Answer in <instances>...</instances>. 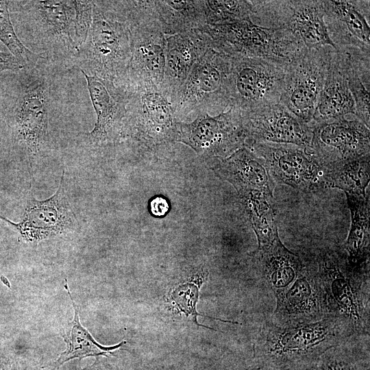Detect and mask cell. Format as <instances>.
I'll use <instances>...</instances> for the list:
<instances>
[{
	"mask_svg": "<svg viewBox=\"0 0 370 370\" xmlns=\"http://www.w3.org/2000/svg\"><path fill=\"white\" fill-rule=\"evenodd\" d=\"M347 115H355L354 100L349 90L341 55L335 49L310 124L319 123Z\"/></svg>",
	"mask_w": 370,
	"mask_h": 370,
	"instance_id": "obj_23",
	"label": "cell"
},
{
	"mask_svg": "<svg viewBox=\"0 0 370 370\" xmlns=\"http://www.w3.org/2000/svg\"><path fill=\"white\" fill-rule=\"evenodd\" d=\"M346 196L351 214V227L345 247L349 264L360 269L366 265L369 254V199L367 195Z\"/></svg>",
	"mask_w": 370,
	"mask_h": 370,
	"instance_id": "obj_28",
	"label": "cell"
},
{
	"mask_svg": "<svg viewBox=\"0 0 370 370\" xmlns=\"http://www.w3.org/2000/svg\"><path fill=\"white\" fill-rule=\"evenodd\" d=\"M149 209L153 215L162 217L167 212L169 204L164 197H156L150 201Z\"/></svg>",
	"mask_w": 370,
	"mask_h": 370,
	"instance_id": "obj_37",
	"label": "cell"
},
{
	"mask_svg": "<svg viewBox=\"0 0 370 370\" xmlns=\"http://www.w3.org/2000/svg\"><path fill=\"white\" fill-rule=\"evenodd\" d=\"M285 68L258 58L232 56L231 107L245 113L280 102Z\"/></svg>",
	"mask_w": 370,
	"mask_h": 370,
	"instance_id": "obj_10",
	"label": "cell"
},
{
	"mask_svg": "<svg viewBox=\"0 0 370 370\" xmlns=\"http://www.w3.org/2000/svg\"><path fill=\"white\" fill-rule=\"evenodd\" d=\"M245 147L263 159L275 184H286L305 193L328 188L325 172L310 147L252 141Z\"/></svg>",
	"mask_w": 370,
	"mask_h": 370,
	"instance_id": "obj_13",
	"label": "cell"
},
{
	"mask_svg": "<svg viewBox=\"0 0 370 370\" xmlns=\"http://www.w3.org/2000/svg\"><path fill=\"white\" fill-rule=\"evenodd\" d=\"M125 88L127 102L123 139L151 149L175 143L177 121L170 99L161 88L151 84Z\"/></svg>",
	"mask_w": 370,
	"mask_h": 370,
	"instance_id": "obj_7",
	"label": "cell"
},
{
	"mask_svg": "<svg viewBox=\"0 0 370 370\" xmlns=\"http://www.w3.org/2000/svg\"><path fill=\"white\" fill-rule=\"evenodd\" d=\"M23 77L18 89L12 123L14 138L29 156L41 151L49 141L50 86L34 71Z\"/></svg>",
	"mask_w": 370,
	"mask_h": 370,
	"instance_id": "obj_12",
	"label": "cell"
},
{
	"mask_svg": "<svg viewBox=\"0 0 370 370\" xmlns=\"http://www.w3.org/2000/svg\"><path fill=\"white\" fill-rule=\"evenodd\" d=\"M76 39L79 48L85 42L92 20L93 1H75Z\"/></svg>",
	"mask_w": 370,
	"mask_h": 370,
	"instance_id": "obj_34",
	"label": "cell"
},
{
	"mask_svg": "<svg viewBox=\"0 0 370 370\" xmlns=\"http://www.w3.org/2000/svg\"><path fill=\"white\" fill-rule=\"evenodd\" d=\"M175 127V142L206 158H226L245 147L247 140L242 114L232 107L217 115H200L189 123L177 121Z\"/></svg>",
	"mask_w": 370,
	"mask_h": 370,
	"instance_id": "obj_14",
	"label": "cell"
},
{
	"mask_svg": "<svg viewBox=\"0 0 370 370\" xmlns=\"http://www.w3.org/2000/svg\"><path fill=\"white\" fill-rule=\"evenodd\" d=\"M310 148L327 173L344 164L370 154V132L356 117H341L310 124Z\"/></svg>",
	"mask_w": 370,
	"mask_h": 370,
	"instance_id": "obj_15",
	"label": "cell"
},
{
	"mask_svg": "<svg viewBox=\"0 0 370 370\" xmlns=\"http://www.w3.org/2000/svg\"><path fill=\"white\" fill-rule=\"evenodd\" d=\"M166 40L165 69L161 90L171 102L195 62L210 45L211 40L201 29L166 36Z\"/></svg>",
	"mask_w": 370,
	"mask_h": 370,
	"instance_id": "obj_21",
	"label": "cell"
},
{
	"mask_svg": "<svg viewBox=\"0 0 370 370\" xmlns=\"http://www.w3.org/2000/svg\"><path fill=\"white\" fill-rule=\"evenodd\" d=\"M86 77L88 91L97 120L93 129L86 134L95 147H106L123 140L125 125L127 92L114 82L82 72Z\"/></svg>",
	"mask_w": 370,
	"mask_h": 370,
	"instance_id": "obj_18",
	"label": "cell"
},
{
	"mask_svg": "<svg viewBox=\"0 0 370 370\" xmlns=\"http://www.w3.org/2000/svg\"><path fill=\"white\" fill-rule=\"evenodd\" d=\"M9 3L10 1H0V41L27 67H34L45 58L29 49L18 38L11 21Z\"/></svg>",
	"mask_w": 370,
	"mask_h": 370,
	"instance_id": "obj_32",
	"label": "cell"
},
{
	"mask_svg": "<svg viewBox=\"0 0 370 370\" xmlns=\"http://www.w3.org/2000/svg\"><path fill=\"white\" fill-rule=\"evenodd\" d=\"M252 21L258 25L286 30L300 40L307 49L332 47L320 0L251 1Z\"/></svg>",
	"mask_w": 370,
	"mask_h": 370,
	"instance_id": "obj_8",
	"label": "cell"
},
{
	"mask_svg": "<svg viewBox=\"0 0 370 370\" xmlns=\"http://www.w3.org/2000/svg\"><path fill=\"white\" fill-rule=\"evenodd\" d=\"M64 177L63 169L59 187L49 198L38 200L29 197L18 222L1 215L0 219L14 227L27 242H38L74 230L78 221L64 190Z\"/></svg>",
	"mask_w": 370,
	"mask_h": 370,
	"instance_id": "obj_16",
	"label": "cell"
},
{
	"mask_svg": "<svg viewBox=\"0 0 370 370\" xmlns=\"http://www.w3.org/2000/svg\"><path fill=\"white\" fill-rule=\"evenodd\" d=\"M158 21L166 36L201 29L207 25L204 0L153 1Z\"/></svg>",
	"mask_w": 370,
	"mask_h": 370,
	"instance_id": "obj_26",
	"label": "cell"
},
{
	"mask_svg": "<svg viewBox=\"0 0 370 370\" xmlns=\"http://www.w3.org/2000/svg\"><path fill=\"white\" fill-rule=\"evenodd\" d=\"M264 284L275 296L284 292L296 280L304 263L289 251L280 239L250 254Z\"/></svg>",
	"mask_w": 370,
	"mask_h": 370,
	"instance_id": "obj_24",
	"label": "cell"
},
{
	"mask_svg": "<svg viewBox=\"0 0 370 370\" xmlns=\"http://www.w3.org/2000/svg\"><path fill=\"white\" fill-rule=\"evenodd\" d=\"M10 8L22 14L45 59L74 61L79 49L75 1H10Z\"/></svg>",
	"mask_w": 370,
	"mask_h": 370,
	"instance_id": "obj_6",
	"label": "cell"
},
{
	"mask_svg": "<svg viewBox=\"0 0 370 370\" xmlns=\"http://www.w3.org/2000/svg\"><path fill=\"white\" fill-rule=\"evenodd\" d=\"M328 187L343 190L346 195L366 196L370 180V154L348 162L326 174Z\"/></svg>",
	"mask_w": 370,
	"mask_h": 370,
	"instance_id": "obj_30",
	"label": "cell"
},
{
	"mask_svg": "<svg viewBox=\"0 0 370 370\" xmlns=\"http://www.w3.org/2000/svg\"><path fill=\"white\" fill-rule=\"evenodd\" d=\"M64 288L73 306L74 317L62 334L66 344V348L55 362L56 367L58 368L65 362L75 358L80 360L90 356L95 357L97 359L99 356H108V354H112L113 351L126 343L125 341H122L110 347L103 346L98 343L80 323L78 307L71 295L66 280H65Z\"/></svg>",
	"mask_w": 370,
	"mask_h": 370,
	"instance_id": "obj_27",
	"label": "cell"
},
{
	"mask_svg": "<svg viewBox=\"0 0 370 370\" xmlns=\"http://www.w3.org/2000/svg\"><path fill=\"white\" fill-rule=\"evenodd\" d=\"M215 47L230 56L264 59L286 66L307 49L288 32L254 23L251 18L201 29Z\"/></svg>",
	"mask_w": 370,
	"mask_h": 370,
	"instance_id": "obj_5",
	"label": "cell"
},
{
	"mask_svg": "<svg viewBox=\"0 0 370 370\" xmlns=\"http://www.w3.org/2000/svg\"><path fill=\"white\" fill-rule=\"evenodd\" d=\"M27 67L11 53L0 51V73L5 71H18Z\"/></svg>",
	"mask_w": 370,
	"mask_h": 370,
	"instance_id": "obj_35",
	"label": "cell"
},
{
	"mask_svg": "<svg viewBox=\"0 0 370 370\" xmlns=\"http://www.w3.org/2000/svg\"><path fill=\"white\" fill-rule=\"evenodd\" d=\"M125 18L131 38V59L121 85L151 84L161 88L166 36L158 21L153 1H115Z\"/></svg>",
	"mask_w": 370,
	"mask_h": 370,
	"instance_id": "obj_4",
	"label": "cell"
},
{
	"mask_svg": "<svg viewBox=\"0 0 370 370\" xmlns=\"http://www.w3.org/2000/svg\"><path fill=\"white\" fill-rule=\"evenodd\" d=\"M316 266L331 314L346 318L356 332L369 328V310L362 296L363 269L352 267L347 258L333 249L321 251Z\"/></svg>",
	"mask_w": 370,
	"mask_h": 370,
	"instance_id": "obj_9",
	"label": "cell"
},
{
	"mask_svg": "<svg viewBox=\"0 0 370 370\" xmlns=\"http://www.w3.org/2000/svg\"><path fill=\"white\" fill-rule=\"evenodd\" d=\"M241 197L257 236L258 248L267 247L280 239L273 206V195L253 191Z\"/></svg>",
	"mask_w": 370,
	"mask_h": 370,
	"instance_id": "obj_29",
	"label": "cell"
},
{
	"mask_svg": "<svg viewBox=\"0 0 370 370\" xmlns=\"http://www.w3.org/2000/svg\"><path fill=\"white\" fill-rule=\"evenodd\" d=\"M83 370H86V369H83Z\"/></svg>",
	"mask_w": 370,
	"mask_h": 370,
	"instance_id": "obj_39",
	"label": "cell"
},
{
	"mask_svg": "<svg viewBox=\"0 0 370 370\" xmlns=\"http://www.w3.org/2000/svg\"><path fill=\"white\" fill-rule=\"evenodd\" d=\"M335 49H307L286 66L280 103L304 124L312 123Z\"/></svg>",
	"mask_w": 370,
	"mask_h": 370,
	"instance_id": "obj_11",
	"label": "cell"
},
{
	"mask_svg": "<svg viewBox=\"0 0 370 370\" xmlns=\"http://www.w3.org/2000/svg\"><path fill=\"white\" fill-rule=\"evenodd\" d=\"M323 2L328 33L337 48L355 47L370 52L369 1Z\"/></svg>",
	"mask_w": 370,
	"mask_h": 370,
	"instance_id": "obj_20",
	"label": "cell"
},
{
	"mask_svg": "<svg viewBox=\"0 0 370 370\" xmlns=\"http://www.w3.org/2000/svg\"><path fill=\"white\" fill-rule=\"evenodd\" d=\"M355 103V115L370 126V52L355 47L338 48Z\"/></svg>",
	"mask_w": 370,
	"mask_h": 370,
	"instance_id": "obj_25",
	"label": "cell"
},
{
	"mask_svg": "<svg viewBox=\"0 0 370 370\" xmlns=\"http://www.w3.org/2000/svg\"><path fill=\"white\" fill-rule=\"evenodd\" d=\"M231 64L232 56L215 47L211 41L171 101L177 121L194 120L204 114L217 115L231 107Z\"/></svg>",
	"mask_w": 370,
	"mask_h": 370,
	"instance_id": "obj_3",
	"label": "cell"
},
{
	"mask_svg": "<svg viewBox=\"0 0 370 370\" xmlns=\"http://www.w3.org/2000/svg\"><path fill=\"white\" fill-rule=\"evenodd\" d=\"M92 23L74 62L82 72L121 86L131 59L128 25L114 1H93Z\"/></svg>",
	"mask_w": 370,
	"mask_h": 370,
	"instance_id": "obj_2",
	"label": "cell"
},
{
	"mask_svg": "<svg viewBox=\"0 0 370 370\" xmlns=\"http://www.w3.org/2000/svg\"><path fill=\"white\" fill-rule=\"evenodd\" d=\"M354 333L349 320L335 314L309 323L269 321L255 345L254 359L258 367L267 370H309Z\"/></svg>",
	"mask_w": 370,
	"mask_h": 370,
	"instance_id": "obj_1",
	"label": "cell"
},
{
	"mask_svg": "<svg viewBox=\"0 0 370 370\" xmlns=\"http://www.w3.org/2000/svg\"><path fill=\"white\" fill-rule=\"evenodd\" d=\"M275 298L271 321L275 324L314 322L333 314L315 263L304 264L294 282Z\"/></svg>",
	"mask_w": 370,
	"mask_h": 370,
	"instance_id": "obj_17",
	"label": "cell"
},
{
	"mask_svg": "<svg viewBox=\"0 0 370 370\" xmlns=\"http://www.w3.org/2000/svg\"><path fill=\"white\" fill-rule=\"evenodd\" d=\"M171 298L180 311L183 312L186 317H191L194 323L198 326L212 329L206 325L199 324L197 320L198 315H206L198 313L196 310L199 298V287L196 284L186 282L179 285L173 291Z\"/></svg>",
	"mask_w": 370,
	"mask_h": 370,
	"instance_id": "obj_33",
	"label": "cell"
},
{
	"mask_svg": "<svg viewBox=\"0 0 370 370\" xmlns=\"http://www.w3.org/2000/svg\"><path fill=\"white\" fill-rule=\"evenodd\" d=\"M241 114L247 136L246 143L292 144L310 147L311 125L301 122L280 102Z\"/></svg>",
	"mask_w": 370,
	"mask_h": 370,
	"instance_id": "obj_19",
	"label": "cell"
},
{
	"mask_svg": "<svg viewBox=\"0 0 370 370\" xmlns=\"http://www.w3.org/2000/svg\"><path fill=\"white\" fill-rule=\"evenodd\" d=\"M207 25H224L251 18V1L204 0Z\"/></svg>",
	"mask_w": 370,
	"mask_h": 370,
	"instance_id": "obj_31",
	"label": "cell"
},
{
	"mask_svg": "<svg viewBox=\"0 0 370 370\" xmlns=\"http://www.w3.org/2000/svg\"><path fill=\"white\" fill-rule=\"evenodd\" d=\"M217 172L230 182L241 196L253 191L273 195L275 183L270 176L262 158L246 147L230 156L219 158Z\"/></svg>",
	"mask_w": 370,
	"mask_h": 370,
	"instance_id": "obj_22",
	"label": "cell"
},
{
	"mask_svg": "<svg viewBox=\"0 0 370 370\" xmlns=\"http://www.w3.org/2000/svg\"><path fill=\"white\" fill-rule=\"evenodd\" d=\"M321 366L323 370H358L349 362L334 358L327 359Z\"/></svg>",
	"mask_w": 370,
	"mask_h": 370,
	"instance_id": "obj_36",
	"label": "cell"
},
{
	"mask_svg": "<svg viewBox=\"0 0 370 370\" xmlns=\"http://www.w3.org/2000/svg\"><path fill=\"white\" fill-rule=\"evenodd\" d=\"M0 370H25V367L17 360L0 358Z\"/></svg>",
	"mask_w": 370,
	"mask_h": 370,
	"instance_id": "obj_38",
	"label": "cell"
}]
</instances>
